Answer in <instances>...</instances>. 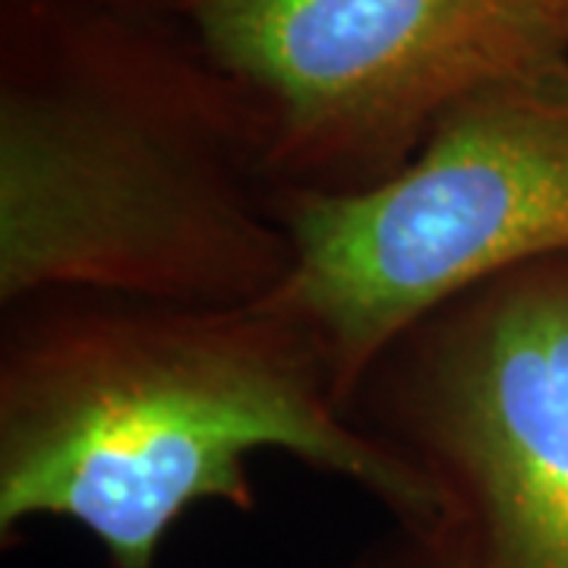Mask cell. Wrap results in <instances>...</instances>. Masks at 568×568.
Wrapping results in <instances>:
<instances>
[{
  "label": "cell",
  "mask_w": 568,
  "mask_h": 568,
  "mask_svg": "<svg viewBox=\"0 0 568 568\" xmlns=\"http://www.w3.org/2000/svg\"><path fill=\"white\" fill-rule=\"evenodd\" d=\"M260 108L174 10L0 0V306H231L291 272Z\"/></svg>",
  "instance_id": "cell-1"
},
{
  "label": "cell",
  "mask_w": 568,
  "mask_h": 568,
  "mask_svg": "<svg viewBox=\"0 0 568 568\" xmlns=\"http://www.w3.org/2000/svg\"><path fill=\"white\" fill-rule=\"evenodd\" d=\"M282 452L392 521L426 489L351 420L323 347L272 301L193 306L39 294L0 325V537L63 518L108 568H159L193 508H256L250 462Z\"/></svg>",
  "instance_id": "cell-2"
},
{
  "label": "cell",
  "mask_w": 568,
  "mask_h": 568,
  "mask_svg": "<svg viewBox=\"0 0 568 568\" xmlns=\"http://www.w3.org/2000/svg\"><path fill=\"white\" fill-rule=\"evenodd\" d=\"M351 420L426 508L347 568H568V260L470 287L373 361Z\"/></svg>",
  "instance_id": "cell-3"
},
{
  "label": "cell",
  "mask_w": 568,
  "mask_h": 568,
  "mask_svg": "<svg viewBox=\"0 0 568 568\" xmlns=\"http://www.w3.org/2000/svg\"><path fill=\"white\" fill-rule=\"evenodd\" d=\"M291 272L265 297L323 347L351 402L373 361L470 287L568 260V73L458 104L357 193H287Z\"/></svg>",
  "instance_id": "cell-4"
},
{
  "label": "cell",
  "mask_w": 568,
  "mask_h": 568,
  "mask_svg": "<svg viewBox=\"0 0 568 568\" xmlns=\"http://www.w3.org/2000/svg\"><path fill=\"white\" fill-rule=\"evenodd\" d=\"M174 13L260 108L284 196L366 190L467 99L568 73L549 0H183Z\"/></svg>",
  "instance_id": "cell-5"
},
{
  "label": "cell",
  "mask_w": 568,
  "mask_h": 568,
  "mask_svg": "<svg viewBox=\"0 0 568 568\" xmlns=\"http://www.w3.org/2000/svg\"><path fill=\"white\" fill-rule=\"evenodd\" d=\"M552 3V10H556V17L562 22V29H566V39H568V0H549Z\"/></svg>",
  "instance_id": "cell-6"
},
{
  "label": "cell",
  "mask_w": 568,
  "mask_h": 568,
  "mask_svg": "<svg viewBox=\"0 0 568 568\" xmlns=\"http://www.w3.org/2000/svg\"><path fill=\"white\" fill-rule=\"evenodd\" d=\"M133 3H145V7H159V10H178L183 0H133Z\"/></svg>",
  "instance_id": "cell-7"
}]
</instances>
